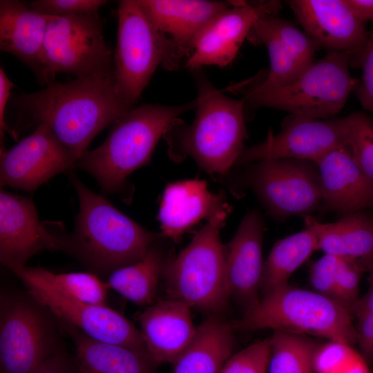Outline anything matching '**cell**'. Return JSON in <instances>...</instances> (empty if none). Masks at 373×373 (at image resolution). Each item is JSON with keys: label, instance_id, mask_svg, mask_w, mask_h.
<instances>
[{"label": "cell", "instance_id": "cell-1", "mask_svg": "<svg viewBox=\"0 0 373 373\" xmlns=\"http://www.w3.org/2000/svg\"><path fill=\"white\" fill-rule=\"evenodd\" d=\"M15 104L37 126L47 125L79 159L97 135L134 108L122 94L112 67L53 82L18 96Z\"/></svg>", "mask_w": 373, "mask_h": 373}, {"label": "cell", "instance_id": "cell-2", "mask_svg": "<svg viewBox=\"0 0 373 373\" xmlns=\"http://www.w3.org/2000/svg\"><path fill=\"white\" fill-rule=\"evenodd\" d=\"M193 72L198 89L195 119L190 125L181 119L163 137L174 162L190 157L210 175L223 178L245 149L244 100L218 90L200 69Z\"/></svg>", "mask_w": 373, "mask_h": 373}, {"label": "cell", "instance_id": "cell-3", "mask_svg": "<svg viewBox=\"0 0 373 373\" xmlns=\"http://www.w3.org/2000/svg\"><path fill=\"white\" fill-rule=\"evenodd\" d=\"M77 192L79 210L75 230L66 235V252L98 274L142 260L161 238L162 232L150 231L118 210L104 196L88 189L70 174Z\"/></svg>", "mask_w": 373, "mask_h": 373}, {"label": "cell", "instance_id": "cell-4", "mask_svg": "<svg viewBox=\"0 0 373 373\" xmlns=\"http://www.w3.org/2000/svg\"><path fill=\"white\" fill-rule=\"evenodd\" d=\"M195 106V99L175 106L134 107L112 124L98 147L79 157L76 166L94 177L106 193L125 191L127 177L149 162L160 138L181 120V115Z\"/></svg>", "mask_w": 373, "mask_h": 373}, {"label": "cell", "instance_id": "cell-5", "mask_svg": "<svg viewBox=\"0 0 373 373\" xmlns=\"http://www.w3.org/2000/svg\"><path fill=\"white\" fill-rule=\"evenodd\" d=\"M232 325L243 331L272 329L350 346L357 343L352 315L346 307L315 291L289 284L262 296Z\"/></svg>", "mask_w": 373, "mask_h": 373}, {"label": "cell", "instance_id": "cell-6", "mask_svg": "<svg viewBox=\"0 0 373 373\" xmlns=\"http://www.w3.org/2000/svg\"><path fill=\"white\" fill-rule=\"evenodd\" d=\"M231 210L218 212L175 257H166L162 278L169 298L190 308L219 315L230 297L220 230Z\"/></svg>", "mask_w": 373, "mask_h": 373}, {"label": "cell", "instance_id": "cell-7", "mask_svg": "<svg viewBox=\"0 0 373 373\" xmlns=\"http://www.w3.org/2000/svg\"><path fill=\"white\" fill-rule=\"evenodd\" d=\"M352 59L350 53L329 52L288 84L247 90L242 98L245 113L248 109L267 107L300 117L330 118L342 110L358 84L349 70Z\"/></svg>", "mask_w": 373, "mask_h": 373}, {"label": "cell", "instance_id": "cell-8", "mask_svg": "<svg viewBox=\"0 0 373 373\" xmlns=\"http://www.w3.org/2000/svg\"><path fill=\"white\" fill-rule=\"evenodd\" d=\"M58 322L28 291L1 290V373H32L62 347Z\"/></svg>", "mask_w": 373, "mask_h": 373}, {"label": "cell", "instance_id": "cell-9", "mask_svg": "<svg viewBox=\"0 0 373 373\" xmlns=\"http://www.w3.org/2000/svg\"><path fill=\"white\" fill-rule=\"evenodd\" d=\"M118 29L114 73L118 87L133 106L159 65L180 68L173 45L144 14L138 0L118 2Z\"/></svg>", "mask_w": 373, "mask_h": 373}, {"label": "cell", "instance_id": "cell-10", "mask_svg": "<svg viewBox=\"0 0 373 373\" xmlns=\"http://www.w3.org/2000/svg\"><path fill=\"white\" fill-rule=\"evenodd\" d=\"M112 61L98 13L51 16L39 57L41 82L48 85L61 73L88 75L111 67Z\"/></svg>", "mask_w": 373, "mask_h": 373}, {"label": "cell", "instance_id": "cell-11", "mask_svg": "<svg viewBox=\"0 0 373 373\" xmlns=\"http://www.w3.org/2000/svg\"><path fill=\"white\" fill-rule=\"evenodd\" d=\"M267 212L277 220L306 217L322 202L318 169L309 160H264L251 163L242 175Z\"/></svg>", "mask_w": 373, "mask_h": 373}, {"label": "cell", "instance_id": "cell-12", "mask_svg": "<svg viewBox=\"0 0 373 373\" xmlns=\"http://www.w3.org/2000/svg\"><path fill=\"white\" fill-rule=\"evenodd\" d=\"M27 291L60 322L100 341L148 352L142 334L122 314L107 305H93L65 294L44 279L37 267L10 269Z\"/></svg>", "mask_w": 373, "mask_h": 373}, {"label": "cell", "instance_id": "cell-13", "mask_svg": "<svg viewBox=\"0 0 373 373\" xmlns=\"http://www.w3.org/2000/svg\"><path fill=\"white\" fill-rule=\"evenodd\" d=\"M346 133V117L313 119L290 114L283 121L280 132L269 130L264 141L242 151L235 165L276 159L314 162L345 143Z\"/></svg>", "mask_w": 373, "mask_h": 373}, {"label": "cell", "instance_id": "cell-14", "mask_svg": "<svg viewBox=\"0 0 373 373\" xmlns=\"http://www.w3.org/2000/svg\"><path fill=\"white\" fill-rule=\"evenodd\" d=\"M78 160L47 125L40 124L11 149L1 147L0 185L32 192L76 166Z\"/></svg>", "mask_w": 373, "mask_h": 373}, {"label": "cell", "instance_id": "cell-15", "mask_svg": "<svg viewBox=\"0 0 373 373\" xmlns=\"http://www.w3.org/2000/svg\"><path fill=\"white\" fill-rule=\"evenodd\" d=\"M230 3L201 30L185 67L194 71L204 66L229 65L256 21L267 15H278L282 7L278 1Z\"/></svg>", "mask_w": 373, "mask_h": 373}, {"label": "cell", "instance_id": "cell-16", "mask_svg": "<svg viewBox=\"0 0 373 373\" xmlns=\"http://www.w3.org/2000/svg\"><path fill=\"white\" fill-rule=\"evenodd\" d=\"M268 50L270 67L262 80L248 90H264L296 79L314 62L318 46L305 32L277 15L265 16L254 25L247 38Z\"/></svg>", "mask_w": 373, "mask_h": 373}, {"label": "cell", "instance_id": "cell-17", "mask_svg": "<svg viewBox=\"0 0 373 373\" xmlns=\"http://www.w3.org/2000/svg\"><path fill=\"white\" fill-rule=\"evenodd\" d=\"M66 252V236L49 231L39 220L32 200L1 189L0 260L10 270L26 266L44 250Z\"/></svg>", "mask_w": 373, "mask_h": 373}, {"label": "cell", "instance_id": "cell-18", "mask_svg": "<svg viewBox=\"0 0 373 373\" xmlns=\"http://www.w3.org/2000/svg\"><path fill=\"white\" fill-rule=\"evenodd\" d=\"M305 33L329 52H347L356 58L368 39L365 23L351 10L345 0H289Z\"/></svg>", "mask_w": 373, "mask_h": 373}, {"label": "cell", "instance_id": "cell-19", "mask_svg": "<svg viewBox=\"0 0 373 373\" xmlns=\"http://www.w3.org/2000/svg\"><path fill=\"white\" fill-rule=\"evenodd\" d=\"M264 232L262 216L255 209L249 211L224 246L225 275L230 297L242 307L244 313L260 298Z\"/></svg>", "mask_w": 373, "mask_h": 373}, {"label": "cell", "instance_id": "cell-20", "mask_svg": "<svg viewBox=\"0 0 373 373\" xmlns=\"http://www.w3.org/2000/svg\"><path fill=\"white\" fill-rule=\"evenodd\" d=\"M314 162L320 175L321 212L343 216L373 207V186L361 171L346 142Z\"/></svg>", "mask_w": 373, "mask_h": 373}, {"label": "cell", "instance_id": "cell-21", "mask_svg": "<svg viewBox=\"0 0 373 373\" xmlns=\"http://www.w3.org/2000/svg\"><path fill=\"white\" fill-rule=\"evenodd\" d=\"M154 27L172 42L181 64L192 53L204 27L231 6L230 1L204 0H138Z\"/></svg>", "mask_w": 373, "mask_h": 373}, {"label": "cell", "instance_id": "cell-22", "mask_svg": "<svg viewBox=\"0 0 373 373\" xmlns=\"http://www.w3.org/2000/svg\"><path fill=\"white\" fill-rule=\"evenodd\" d=\"M224 210H231L225 195L211 192L206 181L191 179L170 183L164 191L158 211L162 233L179 241L196 223L209 220Z\"/></svg>", "mask_w": 373, "mask_h": 373}, {"label": "cell", "instance_id": "cell-23", "mask_svg": "<svg viewBox=\"0 0 373 373\" xmlns=\"http://www.w3.org/2000/svg\"><path fill=\"white\" fill-rule=\"evenodd\" d=\"M190 309L183 302L168 297L139 314L140 331L149 355L157 365L173 364L193 338L197 327Z\"/></svg>", "mask_w": 373, "mask_h": 373}, {"label": "cell", "instance_id": "cell-24", "mask_svg": "<svg viewBox=\"0 0 373 373\" xmlns=\"http://www.w3.org/2000/svg\"><path fill=\"white\" fill-rule=\"evenodd\" d=\"M50 17L34 10L27 3L1 0V50L22 60L38 75L39 57Z\"/></svg>", "mask_w": 373, "mask_h": 373}, {"label": "cell", "instance_id": "cell-25", "mask_svg": "<svg viewBox=\"0 0 373 373\" xmlns=\"http://www.w3.org/2000/svg\"><path fill=\"white\" fill-rule=\"evenodd\" d=\"M304 219L316 233L317 250L363 261L368 270L373 267V217L362 211L330 223H321L311 216Z\"/></svg>", "mask_w": 373, "mask_h": 373}, {"label": "cell", "instance_id": "cell-26", "mask_svg": "<svg viewBox=\"0 0 373 373\" xmlns=\"http://www.w3.org/2000/svg\"><path fill=\"white\" fill-rule=\"evenodd\" d=\"M76 350L82 373H155L157 365L147 352L95 340L63 323Z\"/></svg>", "mask_w": 373, "mask_h": 373}, {"label": "cell", "instance_id": "cell-27", "mask_svg": "<svg viewBox=\"0 0 373 373\" xmlns=\"http://www.w3.org/2000/svg\"><path fill=\"white\" fill-rule=\"evenodd\" d=\"M234 328L219 315H211L173 363V373H220L232 356Z\"/></svg>", "mask_w": 373, "mask_h": 373}, {"label": "cell", "instance_id": "cell-28", "mask_svg": "<svg viewBox=\"0 0 373 373\" xmlns=\"http://www.w3.org/2000/svg\"><path fill=\"white\" fill-rule=\"evenodd\" d=\"M315 251H317V235L307 223L302 231L277 241L263 264L261 296L289 284L292 274Z\"/></svg>", "mask_w": 373, "mask_h": 373}, {"label": "cell", "instance_id": "cell-29", "mask_svg": "<svg viewBox=\"0 0 373 373\" xmlns=\"http://www.w3.org/2000/svg\"><path fill=\"white\" fill-rule=\"evenodd\" d=\"M157 242L142 260L111 273L107 281L110 289L140 306L149 307L155 303L159 280L167 257Z\"/></svg>", "mask_w": 373, "mask_h": 373}, {"label": "cell", "instance_id": "cell-30", "mask_svg": "<svg viewBox=\"0 0 373 373\" xmlns=\"http://www.w3.org/2000/svg\"><path fill=\"white\" fill-rule=\"evenodd\" d=\"M267 373H316L314 358L319 346L306 335L274 331Z\"/></svg>", "mask_w": 373, "mask_h": 373}, {"label": "cell", "instance_id": "cell-31", "mask_svg": "<svg viewBox=\"0 0 373 373\" xmlns=\"http://www.w3.org/2000/svg\"><path fill=\"white\" fill-rule=\"evenodd\" d=\"M38 272L48 283L65 294L93 305H106L108 289L107 282L88 272L55 274L37 267Z\"/></svg>", "mask_w": 373, "mask_h": 373}, {"label": "cell", "instance_id": "cell-32", "mask_svg": "<svg viewBox=\"0 0 373 373\" xmlns=\"http://www.w3.org/2000/svg\"><path fill=\"white\" fill-rule=\"evenodd\" d=\"M346 144L361 171L373 186V121L362 112L346 117Z\"/></svg>", "mask_w": 373, "mask_h": 373}, {"label": "cell", "instance_id": "cell-33", "mask_svg": "<svg viewBox=\"0 0 373 373\" xmlns=\"http://www.w3.org/2000/svg\"><path fill=\"white\" fill-rule=\"evenodd\" d=\"M366 293L356 301L350 312L356 318L357 343L363 360L373 363V267L370 269Z\"/></svg>", "mask_w": 373, "mask_h": 373}, {"label": "cell", "instance_id": "cell-34", "mask_svg": "<svg viewBox=\"0 0 373 373\" xmlns=\"http://www.w3.org/2000/svg\"><path fill=\"white\" fill-rule=\"evenodd\" d=\"M270 351L269 338L255 342L232 355L220 373H267Z\"/></svg>", "mask_w": 373, "mask_h": 373}, {"label": "cell", "instance_id": "cell-35", "mask_svg": "<svg viewBox=\"0 0 373 373\" xmlns=\"http://www.w3.org/2000/svg\"><path fill=\"white\" fill-rule=\"evenodd\" d=\"M358 357L350 345L333 341L320 344L314 358L316 373H343Z\"/></svg>", "mask_w": 373, "mask_h": 373}, {"label": "cell", "instance_id": "cell-36", "mask_svg": "<svg viewBox=\"0 0 373 373\" xmlns=\"http://www.w3.org/2000/svg\"><path fill=\"white\" fill-rule=\"evenodd\" d=\"M341 261V257L324 254L311 265L309 273L314 291L337 302L336 277Z\"/></svg>", "mask_w": 373, "mask_h": 373}, {"label": "cell", "instance_id": "cell-37", "mask_svg": "<svg viewBox=\"0 0 373 373\" xmlns=\"http://www.w3.org/2000/svg\"><path fill=\"white\" fill-rule=\"evenodd\" d=\"M106 0H36L27 3L34 10L52 17L98 13Z\"/></svg>", "mask_w": 373, "mask_h": 373}, {"label": "cell", "instance_id": "cell-38", "mask_svg": "<svg viewBox=\"0 0 373 373\" xmlns=\"http://www.w3.org/2000/svg\"><path fill=\"white\" fill-rule=\"evenodd\" d=\"M351 64H358L362 70L361 79L355 90L358 99L365 110L373 113V30L364 49Z\"/></svg>", "mask_w": 373, "mask_h": 373}, {"label": "cell", "instance_id": "cell-39", "mask_svg": "<svg viewBox=\"0 0 373 373\" xmlns=\"http://www.w3.org/2000/svg\"><path fill=\"white\" fill-rule=\"evenodd\" d=\"M32 373H82L75 358L61 347Z\"/></svg>", "mask_w": 373, "mask_h": 373}, {"label": "cell", "instance_id": "cell-40", "mask_svg": "<svg viewBox=\"0 0 373 373\" xmlns=\"http://www.w3.org/2000/svg\"><path fill=\"white\" fill-rule=\"evenodd\" d=\"M13 87V83L1 67L0 68V138L1 142L3 140L6 131L10 133L15 138L17 137L15 131L9 128L5 118L6 105L10 98L11 89Z\"/></svg>", "mask_w": 373, "mask_h": 373}, {"label": "cell", "instance_id": "cell-41", "mask_svg": "<svg viewBox=\"0 0 373 373\" xmlns=\"http://www.w3.org/2000/svg\"><path fill=\"white\" fill-rule=\"evenodd\" d=\"M353 13L365 23L373 20V0H345Z\"/></svg>", "mask_w": 373, "mask_h": 373}]
</instances>
